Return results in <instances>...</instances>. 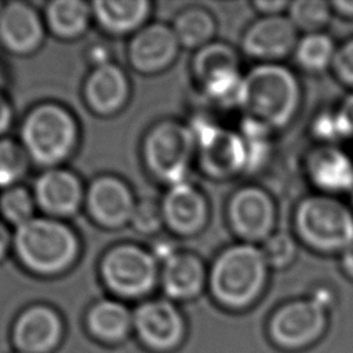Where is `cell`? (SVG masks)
Masks as SVG:
<instances>
[{
  "label": "cell",
  "mask_w": 353,
  "mask_h": 353,
  "mask_svg": "<svg viewBox=\"0 0 353 353\" xmlns=\"http://www.w3.org/2000/svg\"><path fill=\"white\" fill-rule=\"evenodd\" d=\"M301 98V84L288 68L276 62L261 63L244 74L237 108L244 119L273 131L294 120Z\"/></svg>",
  "instance_id": "6da1fadb"
},
{
  "label": "cell",
  "mask_w": 353,
  "mask_h": 353,
  "mask_svg": "<svg viewBox=\"0 0 353 353\" xmlns=\"http://www.w3.org/2000/svg\"><path fill=\"white\" fill-rule=\"evenodd\" d=\"M12 248L25 269L46 277L70 269L80 254L74 230L55 218H33L17 228Z\"/></svg>",
  "instance_id": "7a4b0ae2"
},
{
  "label": "cell",
  "mask_w": 353,
  "mask_h": 353,
  "mask_svg": "<svg viewBox=\"0 0 353 353\" xmlns=\"http://www.w3.org/2000/svg\"><path fill=\"white\" fill-rule=\"evenodd\" d=\"M269 266L256 244L237 243L214 261L208 284L214 298L225 307L244 309L262 294Z\"/></svg>",
  "instance_id": "3957f363"
},
{
  "label": "cell",
  "mask_w": 353,
  "mask_h": 353,
  "mask_svg": "<svg viewBox=\"0 0 353 353\" xmlns=\"http://www.w3.org/2000/svg\"><path fill=\"white\" fill-rule=\"evenodd\" d=\"M298 239L320 254H342L353 244V211L330 194L302 199L294 212Z\"/></svg>",
  "instance_id": "277c9868"
},
{
  "label": "cell",
  "mask_w": 353,
  "mask_h": 353,
  "mask_svg": "<svg viewBox=\"0 0 353 353\" xmlns=\"http://www.w3.org/2000/svg\"><path fill=\"white\" fill-rule=\"evenodd\" d=\"M21 138L32 161L55 168L73 153L79 141V125L66 108L51 102L41 103L26 114Z\"/></svg>",
  "instance_id": "5b68a950"
},
{
  "label": "cell",
  "mask_w": 353,
  "mask_h": 353,
  "mask_svg": "<svg viewBox=\"0 0 353 353\" xmlns=\"http://www.w3.org/2000/svg\"><path fill=\"white\" fill-rule=\"evenodd\" d=\"M196 153V137L189 124L165 119L156 123L142 143L148 171L160 182L172 186L188 181L189 165Z\"/></svg>",
  "instance_id": "8992f818"
},
{
  "label": "cell",
  "mask_w": 353,
  "mask_h": 353,
  "mask_svg": "<svg viewBox=\"0 0 353 353\" xmlns=\"http://www.w3.org/2000/svg\"><path fill=\"white\" fill-rule=\"evenodd\" d=\"M99 273L106 288L123 299L146 296L160 277L159 262L150 251L131 243L112 247L101 261Z\"/></svg>",
  "instance_id": "52a82bcc"
},
{
  "label": "cell",
  "mask_w": 353,
  "mask_h": 353,
  "mask_svg": "<svg viewBox=\"0 0 353 353\" xmlns=\"http://www.w3.org/2000/svg\"><path fill=\"white\" fill-rule=\"evenodd\" d=\"M196 137V153L203 172L212 179H229L248 164L247 146L241 134L203 117L189 123Z\"/></svg>",
  "instance_id": "ba28073f"
},
{
  "label": "cell",
  "mask_w": 353,
  "mask_h": 353,
  "mask_svg": "<svg viewBox=\"0 0 353 353\" xmlns=\"http://www.w3.org/2000/svg\"><path fill=\"white\" fill-rule=\"evenodd\" d=\"M276 203L259 186H243L229 199L228 222L241 243H263L276 232Z\"/></svg>",
  "instance_id": "9c48e42d"
},
{
  "label": "cell",
  "mask_w": 353,
  "mask_h": 353,
  "mask_svg": "<svg viewBox=\"0 0 353 353\" xmlns=\"http://www.w3.org/2000/svg\"><path fill=\"white\" fill-rule=\"evenodd\" d=\"M327 323L325 305L317 298L292 301L281 306L270 320L273 339L285 347L305 346L317 339Z\"/></svg>",
  "instance_id": "30bf717a"
},
{
  "label": "cell",
  "mask_w": 353,
  "mask_h": 353,
  "mask_svg": "<svg viewBox=\"0 0 353 353\" xmlns=\"http://www.w3.org/2000/svg\"><path fill=\"white\" fill-rule=\"evenodd\" d=\"M63 320L48 305H32L15 319L11 341L19 353H52L63 338Z\"/></svg>",
  "instance_id": "8fae6325"
},
{
  "label": "cell",
  "mask_w": 353,
  "mask_h": 353,
  "mask_svg": "<svg viewBox=\"0 0 353 353\" xmlns=\"http://www.w3.org/2000/svg\"><path fill=\"white\" fill-rule=\"evenodd\" d=\"M132 319L135 334L149 349L165 352L182 341L183 319L170 301H145L132 312Z\"/></svg>",
  "instance_id": "7c38bea8"
},
{
  "label": "cell",
  "mask_w": 353,
  "mask_h": 353,
  "mask_svg": "<svg viewBox=\"0 0 353 353\" xmlns=\"http://www.w3.org/2000/svg\"><path fill=\"white\" fill-rule=\"evenodd\" d=\"M160 204L164 225L181 237L196 236L208 223L210 207L207 197L188 181L168 186Z\"/></svg>",
  "instance_id": "4fadbf2b"
},
{
  "label": "cell",
  "mask_w": 353,
  "mask_h": 353,
  "mask_svg": "<svg viewBox=\"0 0 353 353\" xmlns=\"http://www.w3.org/2000/svg\"><path fill=\"white\" fill-rule=\"evenodd\" d=\"M298 40V30L288 17H261L245 29L241 48L250 58L274 63L294 52Z\"/></svg>",
  "instance_id": "5bb4252c"
},
{
  "label": "cell",
  "mask_w": 353,
  "mask_h": 353,
  "mask_svg": "<svg viewBox=\"0 0 353 353\" xmlns=\"http://www.w3.org/2000/svg\"><path fill=\"white\" fill-rule=\"evenodd\" d=\"M84 200L90 216L108 229L128 223L137 203L130 186L113 175H102L94 179Z\"/></svg>",
  "instance_id": "9a60e30c"
},
{
  "label": "cell",
  "mask_w": 353,
  "mask_h": 353,
  "mask_svg": "<svg viewBox=\"0 0 353 353\" xmlns=\"http://www.w3.org/2000/svg\"><path fill=\"white\" fill-rule=\"evenodd\" d=\"M179 47L181 44L172 26L161 22L148 23L131 39L128 44V61L139 73H160L176 59Z\"/></svg>",
  "instance_id": "2e32d148"
},
{
  "label": "cell",
  "mask_w": 353,
  "mask_h": 353,
  "mask_svg": "<svg viewBox=\"0 0 353 353\" xmlns=\"http://www.w3.org/2000/svg\"><path fill=\"white\" fill-rule=\"evenodd\" d=\"M33 197L50 218H68L74 215L85 193L79 176L65 168H48L34 182Z\"/></svg>",
  "instance_id": "e0dca14e"
},
{
  "label": "cell",
  "mask_w": 353,
  "mask_h": 353,
  "mask_svg": "<svg viewBox=\"0 0 353 353\" xmlns=\"http://www.w3.org/2000/svg\"><path fill=\"white\" fill-rule=\"evenodd\" d=\"M44 39V25L39 12L28 3L4 4L0 14V41L4 48L18 55L36 51Z\"/></svg>",
  "instance_id": "ac0fdd59"
},
{
  "label": "cell",
  "mask_w": 353,
  "mask_h": 353,
  "mask_svg": "<svg viewBox=\"0 0 353 353\" xmlns=\"http://www.w3.org/2000/svg\"><path fill=\"white\" fill-rule=\"evenodd\" d=\"M130 95V83L124 70L109 62L95 66L84 83V98L88 108L101 116L121 110Z\"/></svg>",
  "instance_id": "d6986e66"
},
{
  "label": "cell",
  "mask_w": 353,
  "mask_h": 353,
  "mask_svg": "<svg viewBox=\"0 0 353 353\" xmlns=\"http://www.w3.org/2000/svg\"><path fill=\"white\" fill-rule=\"evenodd\" d=\"M306 171L312 183L324 194L353 190V161L345 152L330 143L310 152Z\"/></svg>",
  "instance_id": "ffe728a7"
},
{
  "label": "cell",
  "mask_w": 353,
  "mask_h": 353,
  "mask_svg": "<svg viewBox=\"0 0 353 353\" xmlns=\"http://www.w3.org/2000/svg\"><path fill=\"white\" fill-rule=\"evenodd\" d=\"M207 281L204 262L193 252L178 251L160 270V283L167 296L186 301L197 296Z\"/></svg>",
  "instance_id": "44dd1931"
},
{
  "label": "cell",
  "mask_w": 353,
  "mask_h": 353,
  "mask_svg": "<svg viewBox=\"0 0 353 353\" xmlns=\"http://www.w3.org/2000/svg\"><path fill=\"white\" fill-rule=\"evenodd\" d=\"M85 327L98 342L117 345L125 341L134 330L132 312L120 299L105 298L87 310Z\"/></svg>",
  "instance_id": "7402d4cb"
},
{
  "label": "cell",
  "mask_w": 353,
  "mask_h": 353,
  "mask_svg": "<svg viewBox=\"0 0 353 353\" xmlns=\"http://www.w3.org/2000/svg\"><path fill=\"white\" fill-rule=\"evenodd\" d=\"M91 10L105 32L120 36L142 29L150 15L152 4L148 0H97L91 3Z\"/></svg>",
  "instance_id": "603a6c76"
},
{
  "label": "cell",
  "mask_w": 353,
  "mask_h": 353,
  "mask_svg": "<svg viewBox=\"0 0 353 353\" xmlns=\"http://www.w3.org/2000/svg\"><path fill=\"white\" fill-rule=\"evenodd\" d=\"M92 17L91 4L81 0H54L46 10L48 29L61 39L81 36Z\"/></svg>",
  "instance_id": "cb8c5ba5"
},
{
  "label": "cell",
  "mask_w": 353,
  "mask_h": 353,
  "mask_svg": "<svg viewBox=\"0 0 353 353\" xmlns=\"http://www.w3.org/2000/svg\"><path fill=\"white\" fill-rule=\"evenodd\" d=\"M172 29L182 47L199 50L212 41L216 32V22L208 10L188 7L178 12Z\"/></svg>",
  "instance_id": "d4e9b609"
},
{
  "label": "cell",
  "mask_w": 353,
  "mask_h": 353,
  "mask_svg": "<svg viewBox=\"0 0 353 353\" xmlns=\"http://www.w3.org/2000/svg\"><path fill=\"white\" fill-rule=\"evenodd\" d=\"M236 69H240L239 57L233 47L222 41H211L199 48L192 61V72L200 85L212 77Z\"/></svg>",
  "instance_id": "484cf974"
},
{
  "label": "cell",
  "mask_w": 353,
  "mask_h": 353,
  "mask_svg": "<svg viewBox=\"0 0 353 353\" xmlns=\"http://www.w3.org/2000/svg\"><path fill=\"white\" fill-rule=\"evenodd\" d=\"M336 47L334 40L323 33L303 34L294 50L295 62L309 73H320L331 68Z\"/></svg>",
  "instance_id": "4316f807"
},
{
  "label": "cell",
  "mask_w": 353,
  "mask_h": 353,
  "mask_svg": "<svg viewBox=\"0 0 353 353\" xmlns=\"http://www.w3.org/2000/svg\"><path fill=\"white\" fill-rule=\"evenodd\" d=\"M332 14L331 3L321 0H296L288 7V18L296 30L317 33L330 22Z\"/></svg>",
  "instance_id": "83f0119b"
},
{
  "label": "cell",
  "mask_w": 353,
  "mask_h": 353,
  "mask_svg": "<svg viewBox=\"0 0 353 353\" xmlns=\"http://www.w3.org/2000/svg\"><path fill=\"white\" fill-rule=\"evenodd\" d=\"M34 208L33 193L21 185L7 188L0 194V215L15 229L34 218Z\"/></svg>",
  "instance_id": "f1b7e54d"
},
{
  "label": "cell",
  "mask_w": 353,
  "mask_h": 353,
  "mask_svg": "<svg viewBox=\"0 0 353 353\" xmlns=\"http://www.w3.org/2000/svg\"><path fill=\"white\" fill-rule=\"evenodd\" d=\"M30 161L22 143L0 138V188L15 186L26 174Z\"/></svg>",
  "instance_id": "f546056e"
},
{
  "label": "cell",
  "mask_w": 353,
  "mask_h": 353,
  "mask_svg": "<svg viewBox=\"0 0 353 353\" xmlns=\"http://www.w3.org/2000/svg\"><path fill=\"white\" fill-rule=\"evenodd\" d=\"M261 251L269 268L284 269L295 261L298 245L290 233L279 230L272 233L262 243Z\"/></svg>",
  "instance_id": "4dcf8cb0"
},
{
  "label": "cell",
  "mask_w": 353,
  "mask_h": 353,
  "mask_svg": "<svg viewBox=\"0 0 353 353\" xmlns=\"http://www.w3.org/2000/svg\"><path fill=\"white\" fill-rule=\"evenodd\" d=\"M130 223L142 234H154L164 226L161 204L152 199H141L135 203Z\"/></svg>",
  "instance_id": "1f68e13d"
},
{
  "label": "cell",
  "mask_w": 353,
  "mask_h": 353,
  "mask_svg": "<svg viewBox=\"0 0 353 353\" xmlns=\"http://www.w3.org/2000/svg\"><path fill=\"white\" fill-rule=\"evenodd\" d=\"M331 68L342 84L353 88V39L336 47Z\"/></svg>",
  "instance_id": "d6a6232c"
},
{
  "label": "cell",
  "mask_w": 353,
  "mask_h": 353,
  "mask_svg": "<svg viewBox=\"0 0 353 353\" xmlns=\"http://www.w3.org/2000/svg\"><path fill=\"white\" fill-rule=\"evenodd\" d=\"M313 132L324 142H331L341 138L335 113H321L313 123Z\"/></svg>",
  "instance_id": "836d02e7"
},
{
  "label": "cell",
  "mask_w": 353,
  "mask_h": 353,
  "mask_svg": "<svg viewBox=\"0 0 353 353\" xmlns=\"http://www.w3.org/2000/svg\"><path fill=\"white\" fill-rule=\"evenodd\" d=\"M335 116L341 138H353V92L343 99Z\"/></svg>",
  "instance_id": "e575fe53"
},
{
  "label": "cell",
  "mask_w": 353,
  "mask_h": 353,
  "mask_svg": "<svg viewBox=\"0 0 353 353\" xmlns=\"http://www.w3.org/2000/svg\"><path fill=\"white\" fill-rule=\"evenodd\" d=\"M256 11L262 14V17L270 15H281L284 10H288L290 1L285 0H255L252 3Z\"/></svg>",
  "instance_id": "d590c367"
},
{
  "label": "cell",
  "mask_w": 353,
  "mask_h": 353,
  "mask_svg": "<svg viewBox=\"0 0 353 353\" xmlns=\"http://www.w3.org/2000/svg\"><path fill=\"white\" fill-rule=\"evenodd\" d=\"M176 248H175V244L172 241H170L168 239H160L157 240L153 247H152V251L150 254L154 256V259L159 262H165L168 258H171L174 254H176Z\"/></svg>",
  "instance_id": "8d00e7d4"
},
{
  "label": "cell",
  "mask_w": 353,
  "mask_h": 353,
  "mask_svg": "<svg viewBox=\"0 0 353 353\" xmlns=\"http://www.w3.org/2000/svg\"><path fill=\"white\" fill-rule=\"evenodd\" d=\"M11 120H12L11 105L0 90V135L4 134L10 128Z\"/></svg>",
  "instance_id": "74e56055"
},
{
  "label": "cell",
  "mask_w": 353,
  "mask_h": 353,
  "mask_svg": "<svg viewBox=\"0 0 353 353\" xmlns=\"http://www.w3.org/2000/svg\"><path fill=\"white\" fill-rule=\"evenodd\" d=\"M10 247H12V234L7 229L6 223L0 221V261L7 255Z\"/></svg>",
  "instance_id": "f35d334b"
},
{
  "label": "cell",
  "mask_w": 353,
  "mask_h": 353,
  "mask_svg": "<svg viewBox=\"0 0 353 353\" xmlns=\"http://www.w3.org/2000/svg\"><path fill=\"white\" fill-rule=\"evenodd\" d=\"M339 265L343 270V273L353 280V244L346 248L342 254H341V259H339Z\"/></svg>",
  "instance_id": "ab89813d"
},
{
  "label": "cell",
  "mask_w": 353,
  "mask_h": 353,
  "mask_svg": "<svg viewBox=\"0 0 353 353\" xmlns=\"http://www.w3.org/2000/svg\"><path fill=\"white\" fill-rule=\"evenodd\" d=\"M91 62L95 65V66H101V65H105V63H109V57H108V50L103 47V46H95L91 48L90 54H88ZM94 66V68H95Z\"/></svg>",
  "instance_id": "60d3db41"
},
{
  "label": "cell",
  "mask_w": 353,
  "mask_h": 353,
  "mask_svg": "<svg viewBox=\"0 0 353 353\" xmlns=\"http://www.w3.org/2000/svg\"><path fill=\"white\" fill-rule=\"evenodd\" d=\"M331 7H332V11L338 12L339 15L353 19V1L335 0V1H331Z\"/></svg>",
  "instance_id": "b9f144b4"
},
{
  "label": "cell",
  "mask_w": 353,
  "mask_h": 353,
  "mask_svg": "<svg viewBox=\"0 0 353 353\" xmlns=\"http://www.w3.org/2000/svg\"><path fill=\"white\" fill-rule=\"evenodd\" d=\"M4 80H6V76H4L3 68H1V65H0V90H1V87H3V84H4Z\"/></svg>",
  "instance_id": "7bdbcfd3"
},
{
  "label": "cell",
  "mask_w": 353,
  "mask_h": 353,
  "mask_svg": "<svg viewBox=\"0 0 353 353\" xmlns=\"http://www.w3.org/2000/svg\"><path fill=\"white\" fill-rule=\"evenodd\" d=\"M3 7H4V4L0 1V14H1V11H3Z\"/></svg>",
  "instance_id": "ee69618b"
},
{
  "label": "cell",
  "mask_w": 353,
  "mask_h": 353,
  "mask_svg": "<svg viewBox=\"0 0 353 353\" xmlns=\"http://www.w3.org/2000/svg\"><path fill=\"white\" fill-rule=\"evenodd\" d=\"M15 353H19V352H15Z\"/></svg>",
  "instance_id": "f6af8a7d"
}]
</instances>
